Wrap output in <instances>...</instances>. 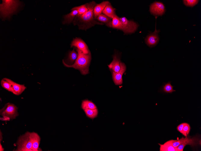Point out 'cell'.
Listing matches in <instances>:
<instances>
[{
  "instance_id": "6da1fadb",
  "label": "cell",
  "mask_w": 201,
  "mask_h": 151,
  "mask_svg": "<svg viewBox=\"0 0 201 151\" xmlns=\"http://www.w3.org/2000/svg\"><path fill=\"white\" fill-rule=\"evenodd\" d=\"M76 49L78 56L74 64L69 65L66 64L63 60V63L66 67L78 69L82 74H87L89 73L88 68L91 60L90 52L88 54H85L77 48Z\"/></svg>"
},
{
  "instance_id": "7a4b0ae2",
  "label": "cell",
  "mask_w": 201,
  "mask_h": 151,
  "mask_svg": "<svg viewBox=\"0 0 201 151\" xmlns=\"http://www.w3.org/2000/svg\"><path fill=\"white\" fill-rule=\"evenodd\" d=\"M96 4L94 1L86 4L88 9V11L82 15H78L77 16L79 22L82 23L81 25H82L80 27L81 28L86 29L95 24H103L97 22L94 19L93 10Z\"/></svg>"
},
{
  "instance_id": "3957f363",
  "label": "cell",
  "mask_w": 201,
  "mask_h": 151,
  "mask_svg": "<svg viewBox=\"0 0 201 151\" xmlns=\"http://www.w3.org/2000/svg\"><path fill=\"white\" fill-rule=\"evenodd\" d=\"M0 4L1 16L4 19L10 17L12 14L16 13L20 2L17 0H2Z\"/></svg>"
},
{
  "instance_id": "277c9868",
  "label": "cell",
  "mask_w": 201,
  "mask_h": 151,
  "mask_svg": "<svg viewBox=\"0 0 201 151\" xmlns=\"http://www.w3.org/2000/svg\"><path fill=\"white\" fill-rule=\"evenodd\" d=\"M31 132H27L20 136L17 143L16 151H32V141Z\"/></svg>"
},
{
  "instance_id": "5b68a950",
  "label": "cell",
  "mask_w": 201,
  "mask_h": 151,
  "mask_svg": "<svg viewBox=\"0 0 201 151\" xmlns=\"http://www.w3.org/2000/svg\"><path fill=\"white\" fill-rule=\"evenodd\" d=\"M199 138L197 136L192 138L189 136L186 137L185 138L182 137L179 140H176L172 143V145L175 147H177L180 151H183L184 147L187 145L192 147L196 146L199 143Z\"/></svg>"
},
{
  "instance_id": "8992f818",
  "label": "cell",
  "mask_w": 201,
  "mask_h": 151,
  "mask_svg": "<svg viewBox=\"0 0 201 151\" xmlns=\"http://www.w3.org/2000/svg\"><path fill=\"white\" fill-rule=\"evenodd\" d=\"M17 108L14 104L10 103L6 104L0 110V114L2 117L9 118L10 119H15L18 115Z\"/></svg>"
},
{
  "instance_id": "52a82bcc",
  "label": "cell",
  "mask_w": 201,
  "mask_h": 151,
  "mask_svg": "<svg viewBox=\"0 0 201 151\" xmlns=\"http://www.w3.org/2000/svg\"><path fill=\"white\" fill-rule=\"evenodd\" d=\"M124 28L123 32L125 33H132L135 32L138 27V24L132 20H128L125 17L119 18Z\"/></svg>"
},
{
  "instance_id": "ba28073f",
  "label": "cell",
  "mask_w": 201,
  "mask_h": 151,
  "mask_svg": "<svg viewBox=\"0 0 201 151\" xmlns=\"http://www.w3.org/2000/svg\"><path fill=\"white\" fill-rule=\"evenodd\" d=\"M150 11L151 14L154 16H161L165 12V8L161 2H155L150 5Z\"/></svg>"
},
{
  "instance_id": "9c48e42d",
  "label": "cell",
  "mask_w": 201,
  "mask_h": 151,
  "mask_svg": "<svg viewBox=\"0 0 201 151\" xmlns=\"http://www.w3.org/2000/svg\"><path fill=\"white\" fill-rule=\"evenodd\" d=\"M120 69L117 72L115 73L112 71V77L115 84L117 85H121L122 83V76L126 69L125 64L123 63L120 62Z\"/></svg>"
},
{
  "instance_id": "30bf717a",
  "label": "cell",
  "mask_w": 201,
  "mask_h": 151,
  "mask_svg": "<svg viewBox=\"0 0 201 151\" xmlns=\"http://www.w3.org/2000/svg\"><path fill=\"white\" fill-rule=\"evenodd\" d=\"M71 47H76L85 54H88L90 52L86 44L79 38L74 39L72 42Z\"/></svg>"
},
{
  "instance_id": "8fae6325",
  "label": "cell",
  "mask_w": 201,
  "mask_h": 151,
  "mask_svg": "<svg viewBox=\"0 0 201 151\" xmlns=\"http://www.w3.org/2000/svg\"><path fill=\"white\" fill-rule=\"evenodd\" d=\"M159 30H157L156 28L153 33L149 35L145 39V42L150 47L156 45L159 40L158 33Z\"/></svg>"
},
{
  "instance_id": "7c38bea8",
  "label": "cell",
  "mask_w": 201,
  "mask_h": 151,
  "mask_svg": "<svg viewBox=\"0 0 201 151\" xmlns=\"http://www.w3.org/2000/svg\"><path fill=\"white\" fill-rule=\"evenodd\" d=\"M4 79L11 84L13 90V93L15 95L21 94L26 89V87L24 85L18 84L8 78H5Z\"/></svg>"
},
{
  "instance_id": "4fadbf2b",
  "label": "cell",
  "mask_w": 201,
  "mask_h": 151,
  "mask_svg": "<svg viewBox=\"0 0 201 151\" xmlns=\"http://www.w3.org/2000/svg\"><path fill=\"white\" fill-rule=\"evenodd\" d=\"M31 137L32 141V151H40L39 149L41 138L39 134L35 132H31Z\"/></svg>"
},
{
  "instance_id": "5bb4252c",
  "label": "cell",
  "mask_w": 201,
  "mask_h": 151,
  "mask_svg": "<svg viewBox=\"0 0 201 151\" xmlns=\"http://www.w3.org/2000/svg\"><path fill=\"white\" fill-rule=\"evenodd\" d=\"M174 140H170L167 141L163 144H158L160 145V151H180L177 147H175L172 143L175 141Z\"/></svg>"
},
{
  "instance_id": "9a60e30c",
  "label": "cell",
  "mask_w": 201,
  "mask_h": 151,
  "mask_svg": "<svg viewBox=\"0 0 201 151\" xmlns=\"http://www.w3.org/2000/svg\"><path fill=\"white\" fill-rule=\"evenodd\" d=\"M108 1H104L101 3L96 5L93 10L94 16L95 18H97L98 16L102 13L107 5L109 3Z\"/></svg>"
},
{
  "instance_id": "2e32d148",
  "label": "cell",
  "mask_w": 201,
  "mask_h": 151,
  "mask_svg": "<svg viewBox=\"0 0 201 151\" xmlns=\"http://www.w3.org/2000/svg\"><path fill=\"white\" fill-rule=\"evenodd\" d=\"M120 61L119 58L116 55L113 56L112 62L108 65L109 68L115 73L118 72L120 69Z\"/></svg>"
},
{
  "instance_id": "e0dca14e",
  "label": "cell",
  "mask_w": 201,
  "mask_h": 151,
  "mask_svg": "<svg viewBox=\"0 0 201 151\" xmlns=\"http://www.w3.org/2000/svg\"><path fill=\"white\" fill-rule=\"evenodd\" d=\"M115 10L109 2L104 8L102 13L112 19L114 17L117 16L115 14Z\"/></svg>"
},
{
  "instance_id": "ac0fdd59",
  "label": "cell",
  "mask_w": 201,
  "mask_h": 151,
  "mask_svg": "<svg viewBox=\"0 0 201 151\" xmlns=\"http://www.w3.org/2000/svg\"><path fill=\"white\" fill-rule=\"evenodd\" d=\"M78 12L76 10H73L69 13L64 16V20L63 24H70L73 20L75 17L78 15Z\"/></svg>"
},
{
  "instance_id": "d6986e66",
  "label": "cell",
  "mask_w": 201,
  "mask_h": 151,
  "mask_svg": "<svg viewBox=\"0 0 201 151\" xmlns=\"http://www.w3.org/2000/svg\"><path fill=\"white\" fill-rule=\"evenodd\" d=\"M99 21L104 23L106 25L110 27H112V19L104 14H100L97 18Z\"/></svg>"
},
{
  "instance_id": "ffe728a7",
  "label": "cell",
  "mask_w": 201,
  "mask_h": 151,
  "mask_svg": "<svg viewBox=\"0 0 201 151\" xmlns=\"http://www.w3.org/2000/svg\"><path fill=\"white\" fill-rule=\"evenodd\" d=\"M112 27L116 29L121 30L123 31L124 28L122 24L117 16L114 17L112 20Z\"/></svg>"
},
{
  "instance_id": "44dd1931",
  "label": "cell",
  "mask_w": 201,
  "mask_h": 151,
  "mask_svg": "<svg viewBox=\"0 0 201 151\" xmlns=\"http://www.w3.org/2000/svg\"><path fill=\"white\" fill-rule=\"evenodd\" d=\"M81 106L83 110L86 109H94L97 108L96 106L92 102L87 100L82 101Z\"/></svg>"
},
{
  "instance_id": "7402d4cb",
  "label": "cell",
  "mask_w": 201,
  "mask_h": 151,
  "mask_svg": "<svg viewBox=\"0 0 201 151\" xmlns=\"http://www.w3.org/2000/svg\"><path fill=\"white\" fill-rule=\"evenodd\" d=\"M86 115L88 118L93 119L96 117L98 114L97 108L94 109H86L84 110Z\"/></svg>"
},
{
  "instance_id": "603a6c76",
  "label": "cell",
  "mask_w": 201,
  "mask_h": 151,
  "mask_svg": "<svg viewBox=\"0 0 201 151\" xmlns=\"http://www.w3.org/2000/svg\"><path fill=\"white\" fill-rule=\"evenodd\" d=\"M73 10H76L78 12V15H82L87 12L88 9L85 4L74 7L71 9L72 11Z\"/></svg>"
},
{
  "instance_id": "cb8c5ba5",
  "label": "cell",
  "mask_w": 201,
  "mask_h": 151,
  "mask_svg": "<svg viewBox=\"0 0 201 151\" xmlns=\"http://www.w3.org/2000/svg\"><path fill=\"white\" fill-rule=\"evenodd\" d=\"M173 87L171 84V82L165 83L162 88V90L164 93H172L175 90L173 89Z\"/></svg>"
},
{
  "instance_id": "d4e9b609",
  "label": "cell",
  "mask_w": 201,
  "mask_h": 151,
  "mask_svg": "<svg viewBox=\"0 0 201 151\" xmlns=\"http://www.w3.org/2000/svg\"><path fill=\"white\" fill-rule=\"evenodd\" d=\"M1 84L2 87L13 93V90L11 85L8 81L3 78L1 81Z\"/></svg>"
},
{
  "instance_id": "484cf974",
  "label": "cell",
  "mask_w": 201,
  "mask_h": 151,
  "mask_svg": "<svg viewBox=\"0 0 201 151\" xmlns=\"http://www.w3.org/2000/svg\"><path fill=\"white\" fill-rule=\"evenodd\" d=\"M78 56V53L75 51L74 48L69 52L68 60L71 63L73 62L77 59Z\"/></svg>"
},
{
  "instance_id": "4316f807",
  "label": "cell",
  "mask_w": 201,
  "mask_h": 151,
  "mask_svg": "<svg viewBox=\"0 0 201 151\" xmlns=\"http://www.w3.org/2000/svg\"><path fill=\"white\" fill-rule=\"evenodd\" d=\"M199 0H184L183 2L184 4L186 6L192 7L196 5Z\"/></svg>"
},
{
  "instance_id": "83f0119b",
  "label": "cell",
  "mask_w": 201,
  "mask_h": 151,
  "mask_svg": "<svg viewBox=\"0 0 201 151\" xmlns=\"http://www.w3.org/2000/svg\"><path fill=\"white\" fill-rule=\"evenodd\" d=\"M190 129V127L189 124L186 123L183 127L182 134L185 137L187 136L189 134Z\"/></svg>"
},
{
  "instance_id": "f1b7e54d",
  "label": "cell",
  "mask_w": 201,
  "mask_h": 151,
  "mask_svg": "<svg viewBox=\"0 0 201 151\" xmlns=\"http://www.w3.org/2000/svg\"><path fill=\"white\" fill-rule=\"evenodd\" d=\"M186 123H183L181 124H179L177 127V130L182 134V131L183 128V127L185 124H186Z\"/></svg>"
},
{
  "instance_id": "f546056e",
  "label": "cell",
  "mask_w": 201,
  "mask_h": 151,
  "mask_svg": "<svg viewBox=\"0 0 201 151\" xmlns=\"http://www.w3.org/2000/svg\"><path fill=\"white\" fill-rule=\"evenodd\" d=\"M0 119V120L3 121H9L10 120V119L9 118L5 116L2 117V118L1 117Z\"/></svg>"
},
{
  "instance_id": "4dcf8cb0",
  "label": "cell",
  "mask_w": 201,
  "mask_h": 151,
  "mask_svg": "<svg viewBox=\"0 0 201 151\" xmlns=\"http://www.w3.org/2000/svg\"><path fill=\"white\" fill-rule=\"evenodd\" d=\"M4 149L2 147V145H1V142H0V151H4Z\"/></svg>"
},
{
  "instance_id": "1f68e13d",
  "label": "cell",
  "mask_w": 201,
  "mask_h": 151,
  "mask_svg": "<svg viewBox=\"0 0 201 151\" xmlns=\"http://www.w3.org/2000/svg\"><path fill=\"white\" fill-rule=\"evenodd\" d=\"M2 133L0 130V142H1L2 140Z\"/></svg>"
}]
</instances>
